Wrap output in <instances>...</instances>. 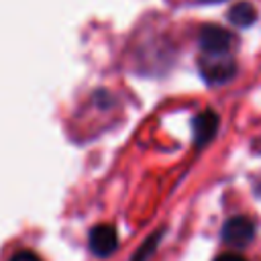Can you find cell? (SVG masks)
<instances>
[{"instance_id":"3957f363","label":"cell","mask_w":261,"mask_h":261,"mask_svg":"<svg viewBox=\"0 0 261 261\" xmlns=\"http://www.w3.org/2000/svg\"><path fill=\"white\" fill-rule=\"evenodd\" d=\"M90 251L98 257H108L110 253L116 251L118 247V234L116 228L112 224H98L90 230V239H88Z\"/></svg>"},{"instance_id":"8992f818","label":"cell","mask_w":261,"mask_h":261,"mask_svg":"<svg viewBox=\"0 0 261 261\" xmlns=\"http://www.w3.org/2000/svg\"><path fill=\"white\" fill-rule=\"evenodd\" d=\"M10 261H43V259L33 251H18L10 257Z\"/></svg>"},{"instance_id":"5b68a950","label":"cell","mask_w":261,"mask_h":261,"mask_svg":"<svg viewBox=\"0 0 261 261\" xmlns=\"http://www.w3.org/2000/svg\"><path fill=\"white\" fill-rule=\"evenodd\" d=\"M255 18H257V10L253 8L251 2H239V4H234V6L228 10V20H230L232 24L241 27V29L251 27V24L255 22Z\"/></svg>"},{"instance_id":"277c9868","label":"cell","mask_w":261,"mask_h":261,"mask_svg":"<svg viewBox=\"0 0 261 261\" xmlns=\"http://www.w3.org/2000/svg\"><path fill=\"white\" fill-rule=\"evenodd\" d=\"M216 128H218V116L214 110H204L202 114H198L194 118V141L198 147L206 145L214 135H216Z\"/></svg>"},{"instance_id":"7a4b0ae2","label":"cell","mask_w":261,"mask_h":261,"mask_svg":"<svg viewBox=\"0 0 261 261\" xmlns=\"http://www.w3.org/2000/svg\"><path fill=\"white\" fill-rule=\"evenodd\" d=\"M255 239V224L247 216H232L222 226V241L234 249L251 245Z\"/></svg>"},{"instance_id":"52a82bcc","label":"cell","mask_w":261,"mask_h":261,"mask_svg":"<svg viewBox=\"0 0 261 261\" xmlns=\"http://www.w3.org/2000/svg\"><path fill=\"white\" fill-rule=\"evenodd\" d=\"M214 261H247L241 253H222V255H218Z\"/></svg>"},{"instance_id":"6da1fadb","label":"cell","mask_w":261,"mask_h":261,"mask_svg":"<svg viewBox=\"0 0 261 261\" xmlns=\"http://www.w3.org/2000/svg\"><path fill=\"white\" fill-rule=\"evenodd\" d=\"M234 47H200L198 69L210 86L226 84L237 73Z\"/></svg>"}]
</instances>
